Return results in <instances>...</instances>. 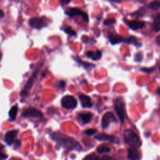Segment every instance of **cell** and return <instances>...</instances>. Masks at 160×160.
Masks as SVG:
<instances>
[{"label":"cell","instance_id":"836d02e7","mask_svg":"<svg viewBox=\"0 0 160 160\" xmlns=\"http://www.w3.org/2000/svg\"><path fill=\"white\" fill-rule=\"evenodd\" d=\"M156 93L158 94V95L160 96V87L157 90V91H156Z\"/></svg>","mask_w":160,"mask_h":160},{"label":"cell","instance_id":"ba28073f","mask_svg":"<svg viewBox=\"0 0 160 160\" xmlns=\"http://www.w3.org/2000/svg\"><path fill=\"white\" fill-rule=\"evenodd\" d=\"M22 116L25 118H42L43 113L36 108L30 107L23 111Z\"/></svg>","mask_w":160,"mask_h":160},{"label":"cell","instance_id":"1f68e13d","mask_svg":"<svg viewBox=\"0 0 160 160\" xmlns=\"http://www.w3.org/2000/svg\"><path fill=\"white\" fill-rule=\"evenodd\" d=\"M71 2L70 1H61V3L63 5H66L68 3H69Z\"/></svg>","mask_w":160,"mask_h":160},{"label":"cell","instance_id":"d590c367","mask_svg":"<svg viewBox=\"0 0 160 160\" xmlns=\"http://www.w3.org/2000/svg\"><path fill=\"white\" fill-rule=\"evenodd\" d=\"M2 53H0V60H1V59H2Z\"/></svg>","mask_w":160,"mask_h":160},{"label":"cell","instance_id":"4fadbf2b","mask_svg":"<svg viewBox=\"0 0 160 160\" xmlns=\"http://www.w3.org/2000/svg\"><path fill=\"white\" fill-rule=\"evenodd\" d=\"M29 24L34 28L41 29L45 26V21L42 18H33L29 21Z\"/></svg>","mask_w":160,"mask_h":160},{"label":"cell","instance_id":"8fae6325","mask_svg":"<svg viewBox=\"0 0 160 160\" xmlns=\"http://www.w3.org/2000/svg\"><path fill=\"white\" fill-rule=\"evenodd\" d=\"M125 22L131 29L135 30V31L143 28L145 25L144 22L141 21H138V20L125 21Z\"/></svg>","mask_w":160,"mask_h":160},{"label":"cell","instance_id":"8992f818","mask_svg":"<svg viewBox=\"0 0 160 160\" xmlns=\"http://www.w3.org/2000/svg\"><path fill=\"white\" fill-rule=\"evenodd\" d=\"M65 14L67 16H81L85 21L88 22L89 21V18L88 15L85 13L84 11H82L81 10H79L77 8H69L66 10L65 11Z\"/></svg>","mask_w":160,"mask_h":160},{"label":"cell","instance_id":"83f0119b","mask_svg":"<svg viewBox=\"0 0 160 160\" xmlns=\"http://www.w3.org/2000/svg\"><path fill=\"white\" fill-rule=\"evenodd\" d=\"M142 58H143L142 54L141 53H138L136 54L135 59L136 61H141V60H142Z\"/></svg>","mask_w":160,"mask_h":160},{"label":"cell","instance_id":"d6a6232c","mask_svg":"<svg viewBox=\"0 0 160 160\" xmlns=\"http://www.w3.org/2000/svg\"><path fill=\"white\" fill-rule=\"evenodd\" d=\"M156 43L160 45V35H159L157 38H156Z\"/></svg>","mask_w":160,"mask_h":160},{"label":"cell","instance_id":"484cf974","mask_svg":"<svg viewBox=\"0 0 160 160\" xmlns=\"http://www.w3.org/2000/svg\"><path fill=\"white\" fill-rule=\"evenodd\" d=\"M87 160H101V159L95 154H91L88 156H87Z\"/></svg>","mask_w":160,"mask_h":160},{"label":"cell","instance_id":"6da1fadb","mask_svg":"<svg viewBox=\"0 0 160 160\" xmlns=\"http://www.w3.org/2000/svg\"><path fill=\"white\" fill-rule=\"evenodd\" d=\"M52 139L62 147L70 151H81L82 147L73 138L63 134L61 132H55L51 135Z\"/></svg>","mask_w":160,"mask_h":160},{"label":"cell","instance_id":"9a60e30c","mask_svg":"<svg viewBox=\"0 0 160 160\" xmlns=\"http://www.w3.org/2000/svg\"><path fill=\"white\" fill-rule=\"evenodd\" d=\"M18 133V131H16V130H13V131L8 132L6 134L5 137V142L9 145L12 144L14 142L15 139Z\"/></svg>","mask_w":160,"mask_h":160},{"label":"cell","instance_id":"7402d4cb","mask_svg":"<svg viewBox=\"0 0 160 160\" xmlns=\"http://www.w3.org/2000/svg\"><path fill=\"white\" fill-rule=\"evenodd\" d=\"M97 151L99 153H109L111 151V149L106 146H101L97 149Z\"/></svg>","mask_w":160,"mask_h":160},{"label":"cell","instance_id":"cb8c5ba5","mask_svg":"<svg viewBox=\"0 0 160 160\" xmlns=\"http://www.w3.org/2000/svg\"><path fill=\"white\" fill-rule=\"evenodd\" d=\"M155 69L154 67H151V68H141L140 70L143 72H145V73H153Z\"/></svg>","mask_w":160,"mask_h":160},{"label":"cell","instance_id":"7c38bea8","mask_svg":"<svg viewBox=\"0 0 160 160\" xmlns=\"http://www.w3.org/2000/svg\"><path fill=\"white\" fill-rule=\"evenodd\" d=\"M128 158L130 160H140L141 154L136 148H130L128 151Z\"/></svg>","mask_w":160,"mask_h":160},{"label":"cell","instance_id":"f546056e","mask_svg":"<svg viewBox=\"0 0 160 160\" xmlns=\"http://www.w3.org/2000/svg\"><path fill=\"white\" fill-rule=\"evenodd\" d=\"M7 156L5 154H3L2 152H0V158H2V159H5L7 158Z\"/></svg>","mask_w":160,"mask_h":160},{"label":"cell","instance_id":"d4e9b609","mask_svg":"<svg viewBox=\"0 0 160 160\" xmlns=\"http://www.w3.org/2000/svg\"><path fill=\"white\" fill-rule=\"evenodd\" d=\"M84 133L87 136H92L96 133V130H95V129H88V130H87L86 131H85Z\"/></svg>","mask_w":160,"mask_h":160},{"label":"cell","instance_id":"2e32d148","mask_svg":"<svg viewBox=\"0 0 160 160\" xmlns=\"http://www.w3.org/2000/svg\"><path fill=\"white\" fill-rule=\"evenodd\" d=\"M73 58L79 64H81L85 69H87V71H90L93 68H94L95 67V65L93 64H91V63H88V62H85V61H83L82 60H80L79 58H76V57H73Z\"/></svg>","mask_w":160,"mask_h":160},{"label":"cell","instance_id":"7a4b0ae2","mask_svg":"<svg viewBox=\"0 0 160 160\" xmlns=\"http://www.w3.org/2000/svg\"><path fill=\"white\" fill-rule=\"evenodd\" d=\"M123 138L125 143L133 148L141 146V141L139 136L132 130H127L123 133Z\"/></svg>","mask_w":160,"mask_h":160},{"label":"cell","instance_id":"44dd1931","mask_svg":"<svg viewBox=\"0 0 160 160\" xmlns=\"http://www.w3.org/2000/svg\"><path fill=\"white\" fill-rule=\"evenodd\" d=\"M148 8L152 10H157L160 8V2H151L148 6Z\"/></svg>","mask_w":160,"mask_h":160},{"label":"cell","instance_id":"4dcf8cb0","mask_svg":"<svg viewBox=\"0 0 160 160\" xmlns=\"http://www.w3.org/2000/svg\"><path fill=\"white\" fill-rule=\"evenodd\" d=\"M65 85H66V83H65V82H63V81H61V82L60 83V87L61 88H64V87H65Z\"/></svg>","mask_w":160,"mask_h":160},{"label":"cell","instance_id":"ac0fdd59","mask_svg":"<svg viewBox=\"0 0 160 160\" xmlns=\"http://www.w3.org/2000/svg\"><path fill=\"white\" fill-rule=\"evenodd\" d=\"M79 116L81 118L82 121L84 124H87L90 123L92 119V114L91 113H80L79 114Z\"/></svg>","mask_w":160,"mask_h":160},{"label":"cell","instance_id":"30bf717a","mask_svg":"<svg viewBox=\"0 0 160 160\" xmlns=\"http://www.w3.org/2000/svg\"><path fill=\"white\" fill-rule=\"evenodd\" d=\"M95 138L98 141H109L111 143H119V140L116 137L114 136L106 135L104 133L99 134L95 136Z\"/></svg>","mask_w":160,"mask_h":160},{"label":"cell","instance_id":"52a82bcc","mask_svg":"<svg viewBox=\"0 0 160 160\" xmlns=\"http://www.w3.org/2000/svg\"><path fill=\"white\" fill-rule=\"evenodd\" d=\"M117 122L116 118L111 112H108L105 113L102 118V127L105 129L109 127L110 123Z\"/></svg>","mask_w":160,"mask_h":160},{"label":"cell","instance_id":"9c48e42d","mask_svg":"<svg viewBox=\"0 0 160 160\" xmlns=\"http://www.w3.org/2000/svg\"><path fill=\"white\" fill-rule=\"evenodd\" d=\"M35 78H36V74H33L28 79V81L27 82V83H26L24 88L23 89L21 93V95L23 96H25L26 95H28V93H29L31 88L33 86L34 80H35Z\"/></svg>","mask_w":160,"mask_h":160},{"label":"cell","instance_id":"e575fe53","mask_svg":"<svg viewBox=\"0 0 160 160\" xmlns=\"http://www.w3.org/2000/svg\"><path fill=\"white\" fill-rule=\"evenodd\" d=\"M0 16H1V17L3 16V12L2 11H0Z\"/></svg>","mask_w":160,"mask_h":160},{"label":"cell","instance_id":"4316f807","mask_svg":"<svg viewBox=\"0 0 160 160\" xmlns=\"http://www.w3.org/2000/svg\"><path fill=\"white\" fill-rule=\"evenodd\" d=\"M115 22H116V21H115L114 19L111 18V19L106 20L104 21V25H111V24L114 23Z\"/></svg>","mask_w":160,"mask_h":160},{"label":"cell","instance_id":"603a6c76","mask_svg":"<svg viewBox=\"0 0 160 160\" xmlns=\"http://www.w3.org/2000/svg\"><path fill=\"white\" fill-rule=\"evenodd\" d=\"M64 32H65L66 33L72 35V36H75V35L76 34V32L74 31V30H73L72 28H71L70 26H68V27L65 28L64 29Z\"/></svg>","mask_w":160,"mask_h":160},{"label":"cell","instance_id":"8d00e7d4","mask_svg":"<svg viewBox=\"0 0 160 160\" xmlns=\"http://www.w3.org/2000/svg\"><path fill=\"white\" fill-rule=\"evenodd\" d=\"M159 69H160V66H159Z\"/></svg>","mask_w":160,"mask_h":160},{"label":"cell","instance_id":"ffe728a7","mask_svg":"<svg viewBox=\"0 0 160 160\" xmlns=\"http://www.w3.org/2000/svg\"><path fill=\"white\" fill-rule=\"evenodd\" d=\"M18 107L17 105L13 106L10 109V111L9 112V116L12 120H14L16 119L18 114Z\"/></svg>","mask_w":160,"mask_h":160},{"label":"cell","instance_id":"5bb4252c","mask_svg":"<svg viewBox=\"0 0 160 160\" xmlns=\"http://www.w3.org/2000/svg\"><path fill=\"white\" fill-rule=\"evenodd\" d=\"M79 99L83 108H91L93 106V103L90 96L85 95H81L79 96Z\"/></svg>","mask_w":160,"mask_h":160},{"label":"cell","instance_id":"d6986e66","mask_svg":"<svg viewBox=\"0 0 160 160\" xmlns=\"http://www.w3.org/2000/svg\"><path fill=\"white\" fill-rule=\"evenodd\" d=\"M153 29L156 33L160 30V15H158L154 19L153 24Z\"/></svg>","mask_w":160,"mask_h":160},{"label":"cell","instance_id":"3957f363","mask_svg":"<svg viewBox=\"0 0 160 160\" xmlns=\"http://www.w3.org/2000/svg\"><path fill=\"white\" fill-rule=\"evenodd\" d=\"M109 40L111 45H114L121 43H125L127 44H133L136 46L140 47L141 43L138 42V39L135 36H130L128 38H123L117 34H111L109 36Z\"/></svg>","mask_w":160,"mask_h":160},{"label":"cell","instance_id":"f1b7e54d","mask_svg":"<svg viewBox=\"0 0 160 160\" xmlns=\"http://www.w3.org/2000/svg\"><path fill=\"white\" fill-rule=\"evenodd\" d=\"M101 160H115L113 157L109 155H104Z\"/></svg>","mask_w":160,"mask_h":160},{"label":"cell","instance_id":"277c9868","mask_svg":"<svg viewBox=\"0 0 160 160\" xmlns=\"http://www.w3.org/2000/svg\"><path fill=\"white\" fill-rule=\"evenodd\" d=\"M114 108L120 121H121L122 123H123L125 116V111L123 101L121 98L116 99L114 101Z\"/></svg>","mask_w":160,"mask_h":160},{"label":"cell","instance_id":"e0dca14e","mask_svg":"<svg viewBox=\"0 0 160 160\" xmlns=\"http://www.w3.org/2000/svg\"><path fill=\"white\" fill-rule=\"evenodd\" d=\"M87 57L91 59L93 61H97L101 59V52L99 50H96L95 51H89L87 53Z\"/></svg>","mask_w":160,"mask_h":160},{"label":"cell","instance_id":"5b68a950","mask_svg":"<svg viewBox=\"0 0 160 160\" xmlns=\"http://www.w3.org/2000/svg\"><path fill=\"white\" fill-rule=\"evenodd\" d=\"M61 105L67 109H73L76 108L78 102L76 99L71 95H66L61 99Z\"/></svg>","mask_w":160,"mask_h":160}]
</instances>
